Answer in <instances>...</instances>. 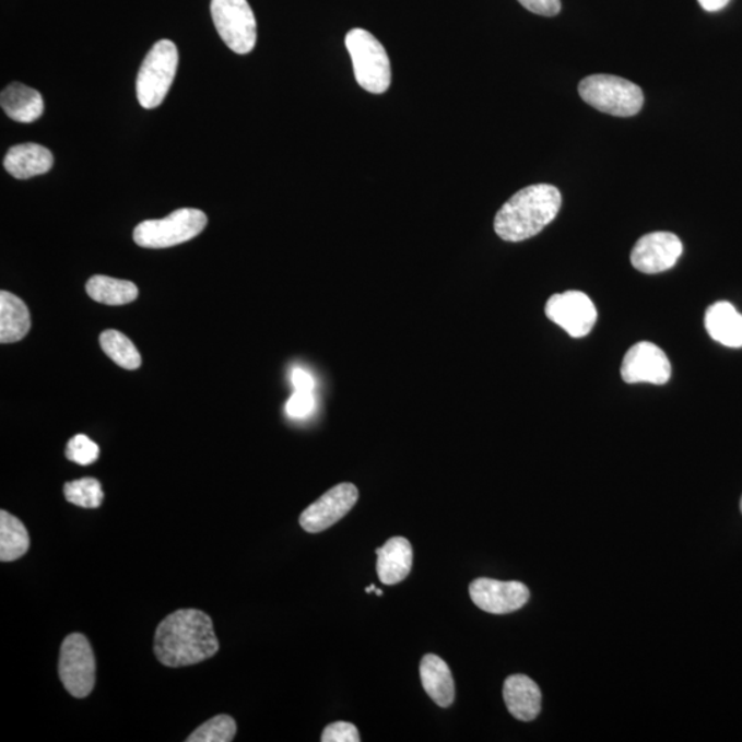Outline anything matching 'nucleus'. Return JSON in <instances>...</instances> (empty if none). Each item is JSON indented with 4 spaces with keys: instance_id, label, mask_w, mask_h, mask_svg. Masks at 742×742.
I'll use <instances>...</instances> for the list:
<instances>
[{
    "instance_id": "f257e3e1",
    "label": "nucleus",
    "mask_w": 742,
    "mask_h": 742,
    "mask_svg": "<svg viewBox=\"0 0 742 742\" xmlns=\"http://www.w3.org/2000/svg\"><path fill=\"white\" fill-rule=\"evenodd\" d=\"M219 640L211 617L199 610H179L158 624L154 653L160 663L178 669L213 658Z\"/></svg>"
},
{
    "instance_id": "f03ea898",
    "label": "nucleus",
    "mask_w": 742,
    "mask_h": 742,
    "mask_svg": "<svg viewBox=\"0 0 742 742\" xmlns=\"http://www.w3.org/2000/svg\"><path fill=\"white\" fill-rule=\"evenodd\" d=\"M562 202V193L552 185L528 186L496 213L495 233L507 243L535 237L558 215Z\"/></svg>"
},
{
    "instance_id": "7ed1b4c3",
    "label": "nucleus",
    "mask_w": 742,
    "mask_h": 742,
    "mask_svg": "<svg viewBox=\"0 0 742 742\" xmlns=\"http://www.w3.org/2000/svg\"><path fill=\"white\" fill-rule=\"evenodd\" d=\"M356 82L372 94H382L391 85V62L386 49L375 36L362 28H355L345 36Z\"/></svg>"
},
{
    "instance_id": "20e7f679",
    "label": "nucleus",
    "mask_w": 742,
    "mask_h": 742,
    "mask_svg": "<svg viewBox=\"0 0 742 742\" xmlns=\"http://www.w3.org/2000/svg\"><path fill=\"white\" fill-rule=\"evenodd\" d=\"M579 95L592 108L616 117L635 116L644 105V93L637 84L612 74H592L581 80Z\"/></svg>"
},
{
    "instance_id": "39448f33",
    "label": "nucleus",
    "mask_w": 742,
    "mask_h": 742,
    "mask_svg": "<svg viewBox=\"0 0 742 742\" xmlns=\"http://www.w3.org/2000/svg\"><path fill=\"white\" fill-rule=\"evenodd\" d=\"M179 52L174 42L160 40L148 52L137 78V97L142 108H158L167 97L178 71Z\"/></svg>"
},
{
    "instance_id": "423d86ee",
    "label": "nucleus",
    "mask_w": 742,
    "mask_h": 742,
    "mask_svg": "<svg viewBox=\"0 0 742 742\" xmlns=\"http://www.w3.org/2000/svg\"><path fill=\"white\" fill-rule=\"evenodd\" d=\"M208 219L195 208H181L167 217L139 223L133 229V242L139 247L164 249L190 242L204 232Z\"/></svg>"
},
{
    "instance_id": "0eeeda50",
    "label": "nucleus",
    "mask_w": 742,
    "mask_h": 742,
    "mask_svg": "<svg viewBox=\"0 0 742 742\" xmlns=\"http://www.w3.org/2000/svg\"><path fill=\"white\" fill-rule=\"evenodd\" d=\"M211 14L219 36L229 50L248 55L258 40V24L248 0H212Z\"/></svg>"
},
{
    "instance_id": "6e6552de",
    "label": "nucleus",
    "mask_w": 742,
    "mask_h": 742,
    "mask_svg": "<svg viewBox=\"0 0 742 742\" xmlns=\"http://www.w3.org/2000/svg\"><path fill=\"white\" fill-rule=\"evenodd\" d=\"M58 674L71 696L87 697L95 686V658L89 639L83 634H71L63 639Z\"/></svg>"
},
{
    "instance_id": "1a4fd4ad",
    "label": "nucleus",
    "mask_w": 742,
    "mask_h": 742,
    "mask_svg": "<svg viewBox=\"0 0 742 742\" xmlns=\"http://www.w3.org/2000/svg\"><path fill=\"white\" fill-rule=\"evenodd\" d=\"M544 313L552 322L575 339L585 338L597 322L594 303L584 292L578 291L553 295L549 298Z\"/></svg>"
},
{
    "instance_id": "9d476101",
    "label": "nucleus",
    "mask_w": 742,
    "mask_h": 742,
    "mask_svg": "<svg viewBox=\"0 0 742 742\" xmlns=\"http://www.w3.org/2000/svg\"><path fill=\"white\" fill-rule=\"evenodd\" d=\"M360 499V491L351 483L335 485L325 493L313 505H309L301 516L304 531L318 533L335 525L349 515L352 507Z\"/></svg>"
},
{
    "instance_id": "9b49d317",
    "label": "nucleus",
    "mask_w": 742,
    "mask_h": 742,
    "mask_svg": "<svg viewBox=\"0 0 742 742\" xmlns=\"http://www.w3.org/2000/svg\"><path fill=\"white\" fill-rule=\"evenodd\" d=\"M474 605L493 615H506L521 610L530 600V590L521 581H500L488 578L473 580L469 586Z\"/></svg>"
},
{
    "instance_id": "f8f14e48",
    "label": "nucleus",
    "mask_w": 742,
    "mask_h": 742,
    "mask_svg": "<svg viewBox=\"0 0 742 742\" xmlns=\"http://www.w3.org/2000/svg\"><path fill=\"white\" fill-rule=\"evenodd\" d=\"M621 373L627 384L648 382L664 386L671 378V363L669 356L658 345L640 341L624 355Z\"/></svg>"
},
{
    "instance_id": "ddd939ff",
    "label": "nucleus",
    "mask_w": 742,
    "mask_h": 742,
    "mask_svg": "<svg viewBox=\"0 0 742 742\" xmlns=\"http://www.w3.org/2000/svg\"><path fill=\"white\" fill-rule=\"evenodd\" d=\"M683 252L681 239L675 234L658 232L646 234L632 252V264L644 274H659L672 269Z\"/></svg>"
},
{
    "instance_id": "4468645a",
    "label": "nucleus",
    "mask_w": 742,
    "mask_h": 742,
    "mask_svg": "<svg viewBox=\"0 0 742 742\" xmlns=\"http://www.w3.org/2000/svg\"><path fill=\"white\" fill-rule=\"evenodd\" d=\"M504 698L509 712L522 722H531L541 712V688L530 676L516 674L507 678Z\"/></svg>"
},
{
    "instance_id": "2eb2a0df",
    "label": "nucleus",
    "mask_w": 742,
    "mask_h": 742,
    "mask_svg": "<svg viewBox=\"0 0 742 742\" xmlns=\"http://www.w3.org/2000/svg\"><path fill=\"white\" fill-rule=\"evenodd\" d=\"M377 574L384 585H398L408 578L413 567V547L408 539L394 537L377 549Z\"/></svg>"
},
{
    "instance_id": "dca6fc26",
    "label": "nucleus",
    "mask_w": 742,
    "mask_h": 742,
    "mask_svg": "<svg viewBox=\"0 0 742 742\" xmlns=\"http://www.w3.org/2000/svg\"><path fill=\"white\" fill-rule=\"evenodd\" d=\"M52 164H55V157L49 149L37 143L13 146L3 160L8 173L21 180L49 173Z\"/></svg>"
},
{
    "instance_id": "f3484780",
    "label": "nucleus",
    "mask_w": 742,
    "mask_h": 742,
    "mask_svg": "<svg viewBox=\"0 0 742 742\" xmlns=\"http://www.w3.org/2000/svg\"><path fill=\"white\" fill-rule=\"evenodd\" d=\"M706 329L718 343L729 349H742V315L733 304L719 302L706 313Z\"/></svg>"
},
{
    "instance_id": "a211bd4d",
    "label": "nucleus",
    "mask_w": 742,
    "mask_h": 742,
    "mask_svg": "<svg viewBox=\"0 0 742 742\" xmlns=\"http://www.w3.org/2000/svg\"><path fill=\"white\" fill-rule=\"evenodd\" d=\"M421 682L425 692L437 706L450 707L456 698V685L450 669L439 656L426 655L420 667Z\"/></svg>"
},
{
    "instance_id": "6ab92c4d",
    "label": "nucleus",
    "mask_w": 742,
    "mask_h": 742,
    "mask_svg": "<svg viewBox=\"0 0 742 742\" xmlns=\"http://www.w3.org/2000/svg\"><path fill=\"white\" fill-rule=\"evenodd\" d=\"M0 105L10 119L25 125L40 119L45 110L39 91L21 83H12L2 91Z\"/></svg>"
},
{
    "instance_id": "aec40b11",
    "label": "nucleus",
    "mask_w": 742,
    "mask_h": 742,
    "mask_svg": "<svg viewBox=\"0 0 742 742\" xmlns=\"http://www.w3.org/2000/svg\"><path fill=\"white\" fill-rule=\"evenodd\" d=\"M30 330L31 317L26 304L13 293L0 292V343H17Z\"/></svg>"
},
{
    "instance_id": "412c9836",
    "label": "nucleus",
    "mask_w": 742,
    "mask_h": 742,
    "mask_svg": "<svg viewBox=\"0 0 742 742\" xmlns=\"http://www.w3.org/2000/svg\"><path fill=\"white\" fill-rule=\"evenodd\" d=\"M85 291L93 301L106 306H125L136 302L139 291L131 281L116 280L105 275H94L85 284Z\"/></svg>"
},
{
    "instance_id": "4be33fe9",
    "label": "nucleus",
    "mask_w": 742,
    "mask_h": 742,
    "mask_svg": "<svg viewBox=\"0 0 742 742\" xmlns=\"http://www.w3.org/2000/svg\"><path fill=\"white\" fill-rule=\"evenodd\" d=\"M28 549L30 533L23 522L7 510L0 511V562H15Z\"/></svg>"
},
{
    "instance_id": "5701e85b",
    "label": "nucleus",
    "mask_w": 742,
    "mask_h": 742,
    "mask_svg": "<svg viewBox=\"0 0 742 742\" xmlns=\"http://www.w3.org/2000/svg\"><path fill=\"white\" fill-rule=\"evenodd\" d=\"M101 346L111 361L126 370H137L142 365V357L132 341L117 330H106L99 338Z\"/></svg>"
},
{
    "instance_id": "b1692460",
    "label": "nucleus",
    "mask_w": 742,
    "mask_h": 742,
    "mask_svg": "<svg viewBox=\"0 0 742 742\" xmlns=\"http://www.w3.org/2000/svg\"><path fill=\"white\" fill-rule=\"evenodd\" d=\"M63 495L69 504L84 507V509H97L105 498L103 485L93 478L67 483L63 485Z\"/></svg>"
},
{
    "instance_id": "393cba45",
    "label": "nucleus",
    "mask_w": 742,
    "mask_h": 742,
    "mask_svg": "<svg viewBox=\"0 0 742 742\" xmlns=\"http://www.w3.org/2000/svg\"><path fill=\"white\" fill-rule=\"evenodd\" d=\"M237 734V723L228 715H217L190 734L188 742H229Z\"/></svg>"
},
{
    "instance_id": "a878e982",
    "label": "nucleus",
    "mask_w": 742,
    "mask_h": 742,
    "mask_svg": "<svg viewBox=\"0 0 742 742\" xmlns=\"http://www.w3.org/2000/svg\"><path fill=\"white\" fill-rule=\"evenodd\" d=\"M66 456L69 461L79 463V466H91L99 457V447L90 437L76 435L68 441Z\"/></svg>"
},
{
    "instance_id": "bb28decb",
    "label": "nucleus",
    "mask_w": 742,
    "mask_h": 742,
    "mask_svg": "<svg viewBox=\"0 0 742 742\" xmlns=\"http://www.w3.org/2000/svg\"><path fill=\"white\" fill-rule=\"evenodd\" d=\"M286 413L291 419L302 420L311 415L315 410V398L313 392H297L287 400Z\"/></svg>"
},
{
    "instance_id": "cd10ccee",
    "label": "nucleus",
    "mask_w": 742,
    "mask_h": 742,
    "mask_svg": "<svg viewBox=\"0 0 742 742\" xmlns=\"http://www.w3.org/2000/svg\"><path fill=\"white\" fill-rule=\"evenodd\" d=\"M323 742H360V731L349 722H335L327 726L322 733Z\"/></svg>"
},
{
    "instance_id": "c85d7f7f",
    "label": "nucleus",
    "mask_w": 742,
    "mask_h": 742,
    "mask_svg": "<svg viewBox=\"0 0 742 742\" xmlns=\"http://www.w3.org/2000/svg\"><path fill=\"white\" fill-rule=\"evenodd\" d=\"M519 2L530 12L554 17L562 12V0H519Z\"/></svg>"
},
{
    "instance_id": "c756f323",
    "label": "nucleus",
    "mask_w": 742,
    "mask_h": 742,
    "mask_svg": "<svg viewBox=\"0 0 742 742\" xmlns=\"http://www.w3.org/2000/svg\"><path fill=\"white\" fill-rule=\"evenodd\" d=\"M292 384L297 392H314V377L308 372L303 370V368H295L292 372Z\"/></svg>"
},
{
    "instance_id": "7c9ffc66",
    "label": "nucleus",
    "mask_w": 742,
    "mask_h": 742,
    "mask_svg": "<svg viewBox=\"0 0 742 742\" xmlns=\"http://www.w3.org/2000/svg\"><path fill=\"white\" fill-rule=\"evenodd\" d=\"M730 0H698L700 7L707 12H719L723 8L728 7Z\"/></svg>"
},
{
    "instance_id": "2f4dec72",
    "label": "nucleus",
    "mask_w": 742,
    "mask_h": 742,
    "mask_svg": "<svg viewBox=\"0 0 742 742\" xmlns=\"http://www.w3.org/2000/svg\"><path fill=\"white\" fill-rule=\"evenodd\" d=\"M372 591H376V586H375V585H372V586L366 587V592H372Z\"/></svg>"
},
{
    "instance_id": "473e14b6",
    "label": "nucleus",
    "mask_w": 742,
    "mask_h": 742,
    "mask_svg": "<svg viewBox=\"0 0 742 742\" xmlns=\"http://www.w3.org/2000/svg\"><path fill=\"white\" fill-rule=\"evenodd\" d=\"M376 594H377L378 597H381V596L384 594V592H382V590H377V589H376Z\"/></svg>"
},
{
    "instance_id": "72a5a7b5",
    "label": "nucleus",
    "mask_w": 742,
    "mask_h": 742,
    "mask_svg": "<svg viewBox=\"0 0 742 742\" xmlns=\"http://www.w3.org/2000/svg\"><path fill=\"white\" fill-rule=\"evenodd\" d=\"M741 511H742V498H741Z\"/></svg>"
}]
</instances>
